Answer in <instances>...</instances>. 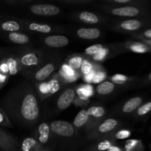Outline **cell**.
I'll list each match as a JSON object with an SVG mask.
<instances>
[{"instance_id":"74e56055","label":"cell","mask_w":151,"mask_h":151,"mask_svg":"<svg viewBox=\"0 0 151 151\" xmlns=\"http://www.w3.org/2000/svg\"><path fill=\"white\" fill-rule=\"evenodd\" d=\"M131 35L137 39V38H145V39L151 40V28L136 32V33H133L131 34Z\"/></svg>"},{"instance_id":"8fae6325","label":"cell","mask_w":151,"mask_h":151,"mask_svg":"<svg viewBox=\"0 0 151 151\" xmlns=\"http://www.w3.org/2000/svg\"><path fill=\"white\" fill-rule=\"evenodd\" d=\"M19 147L17 139L0 128V149L4 151H16Z\"/></svg>"},{"instance_id":"ffe728a7","label":"cell","mask_w":151,"mask_h":151,"mask_svg":"<svg viewBox=\"0 0 151 151\" xmlns=\"http://www.w3.org/2000/svg\"><path fill=\"white\" fill-rule=\"evenodd\" d=\"M3 58L4 59L8 67L9 76H13L21 72L20 60H19V55L14 54H7Z\"/></svg>"},{"instance_id":"836d02e7","label":"cell","mask_w":151,"mask_h":151,"mask_svg":"<svg viewBox=\"0 0 151 151\" xmlns=\"http://www.w3.org/2000/svg\"><path fill=\"white\" fill-rule=\"evenodd\" d=\"M106 78V73L105 69H103V67L102 66H100V67H98L96 70L95 74H94V79H93L92 83H102L103 81H104V79Z\"/></svg>"},{"instance_id":"d590c367","label":"cell","mask_w":151,"mask_h":151,"mask_svg":"<svg viewBox=\"0 0 151 151\" xmlns=\"http://www.w3.org/2000/svg\"><path fill=\"white\" fill-rule=\"evenodd\" d=\"M131 131L128 129H120L115 131L113 134V137L116 140H122L128 139L131 137Z\"/></svg>"},{"instance_id":"b9f144b4","label":"cell","mask_w":151,"mask_h":151,"mask_svg":"<svg viewBox=\"0 0 151 151\" xmlns=\"http://www.w3.org/2000/svg\"><path fill=\"white\" fill-rule=\"evenodd\" d=\"M151 84V72L142 80H140L139 86H146Z\"/></svg>"},{"instance_id":"4dcf8cb0","label":"cell","mask_w":151,"mask_h":151,"mask_svg":"<svg viewBox=\"0 0 151 151\" xmlns=\"http://www.w3.org/2000/svg\"><path fill=\"white\" fill-rule=\"evenodd\" d=\"M94 64L95 62L93 61L91 58L84 56V58L83 60L82 65L81 67V73L83 76L86 75L88 74L91 73L94 69Z\"/></svg>"},{"instance_id":"f6af8a7d","label":"cell","mask_w":151,"mask_h":151,"mask_svg":"<svg viewBox=\"0 0 151 151\" xmlns=\"http://www.w3.org/2000/svg\"><path fill=\"white\" fill-rule=\"evenodd\" d=\"M31 1H6V4H9V5H15L19 3H23V4H26V3L30 2Z\"/></svg>"},{"instance_id":"9c48e42d","label":"cell","mask_w":151,"mask_h":151,"mask_svg":"<svg viewBox=\"0 0 151 151\" xmlns=\"http://www.w3.org/2000/svg\"><path fill=\"white\" fill-rule=\"evenodd\" d=\"M76 88L67 87L63 90L56 102V106L59 111H63L69 108L76 97Z\"/></svg>"},{"instance_id":"ba28073f","label":"cell","mask_w":151,"mask_h":151,"mask_svg":"<svg viewBox=\"0 0 151 151\" xmlns=\"http://www.w3.org/2000/svg\"><path fill=\"white\" fill-rule=\"evenodd\" d=\"M86 111L89 116V121L85 127V130L88 134L103 120L106 111V109L102 106H91Z\"/></svg>"},{"instance_id":"6da1fadb","label":"cell","mask_w":151,"mask_h":151,"mask_svg":"<svg viewBox=\"0 0 151 151\" xmlns=\"http://www.w3.org/2000/svg\"><path fill=\"white\" fill-rule=\"evenodd\" d=\"M1 103L11 122L23 128H31L38 122V95L32 83L24 81L13 87Z\"/></svg>"},{"instance_id":"83f0119b","label":"cell","mask_w":151,"mask_h":151,"mask_svg":"<svg viewBox=\"0 0 151 151\" xmlns=\"http://www.w3.org/2000/svg\"><path fill=\"white\" fill-rule=\"evenodd\" d=\"M116 90V86L111 81H103L96 88V91L100 95H109Z\"/></svg>"},{"instance_id":"8d00e7d4","label":"cell","mask_w":151,"mask_h":151,"mask_svg":"<svg viewBox=\"0 0 151 151\" xmlns=\"http://www.w3.org/2000/svg\"><path fill=\"white\" fill-rule=\"evenodd\" d=\"M0 126L5 127V128H12L13 127L12 122L9 119L7 114L1 107H0Z\"/></svg>"},{"instance_id":"9a60e30c","label":"cell","mask_w":151,"mask_h":151,"mask_svg":"<svg viewBox=\"0 0 151 151\" xmlns=\"http://www.w3.org/2000/svg\"><path fill=\"white\" fill-rule=\"evenodd\" d=\"M22 22L23 24L24 29H27L29 31H32V32L48 34L58 30V29H57V28L53 27L52 26H50V25L47 24L31 22H27V21H22Z\"/></svg>"},{"instance_id":"2e32d148","label":"cell","mask_w":151,"mask_h":151,"mask_svg":"<svg viewBox=\"0 0 151 151\" xmlns=\"http://www.w3.org/2000/svg\"><path fill=\"white\" fill-rule=\"evenodd\" d=\"M120 48L125 50V51H130L132 52L140 53V54L151 52V47L139 41H128L122 44Z\"/></svg>"},{"instance_id":"ee69618b","label":"cell","mask_w":151,"mask_h":151,"mask_svg":"<svg viewBox=\"0 0 151 151\" xmlns=\"http://www.w3.org/2000/svg\"><path fill=\"white\" fill-rule=\"evenodd\" d=\"M106 151H125L124 150V148L119 147V146L116 145H114L111 147H109Z\"/></svg>"},{"instance_id":"30bf717a","label":"cell","mask_w":151,"mask_h":151,"mask_svg":"<svg viewBox=\"0 0 151 151\" xmlns=\"http://www.w3.org/2000/svg\"><path fill=\"white\" fill-rule=\"evenodd\" d=\"M29 10L32 14L41 16H54L60 13V9L58 6L51 4H32Z\"/></svg>"},{"instance_id":"52a82bcc","label":"cell","mask_w":151,"mask_h":151,"mask_svg":"<svg viewBox=\"0 0 151 151\" xmlns=\"http://www.w3.org/2000/svg\"><path fill=\"white\" fill-rule=\"evenodd\" d=\"M51 132L58 137L63 138H70L76 133L75 128L72 123L66 121L55 120L50 124Z\"/></svg>"},{"instance_id":"5bb4252c","label":"cell","mask_w":151,"mask_h":151,"mask_svg":"<svg viewBox=\"0 0 151 151\" xmlns=\"http://www.w3.org/2000/svg\"><path fill=\"white\" fill-rule=\"evenodd\" d=\"M24 29L22 21H17L15 19H7L0 16V31L6 32H19Z\"/></svg>"},{"instance_id":"f1b7e54d","label":"cell","mask_w":151,"mask_h":151,"mask_svg":"<svg viewBox=\"0 0 151 151\" xmlns=\"http://www.w3.org/2000/svg\"><path fill=\"white\" fill-rule=\"evenodd\" d=\"M88 121H89V116L87 113V111L83 109L80 111L79 113L76 115L72 125L75 128H81L86 126Z\"/></svg>"},{"instance_id":"7dc6e473","label":"cell","mask_w":151,"mask_h":151,"mask_svg":"<svg viewBox=\"0 0 151 151\" xmlns=\"http://www.w3.org/2000/svg\"><path fill=\"white\" fill-rule=\"evenodd\" d=\"M7 54V53H5V51H4L3 50H1V49H0V58L2 59ZM1 59H0V60H1Z\"/></svg>"},{"instance_id":"d6a6232c","label":"cell","mask_w":151,"mask_h":151,"mask_svg":"<svg viewBox=\"0 0 151 151\" xmlns=\"http://www.w3.org/2000/svg\"><path fill=\"white\" fill-rule=\"evenodd\" d=\"M36 88L37 94H38V95L39 96V97L41 100H44V99L47 98V97H50L48 88H47V83H41L36 86Z\"/></svg>"},{"instance_id":"ab89813d","label":"cell","mask_w":151,"mask_h":151,"mask_svg":"<svg viewBox=\"0 0 151 151\" xmlns=\"http://www.w3.org/2000/svg\"><path fill=\"white\" fill-rule=\"evenodd\" d=\"M60 3H64L66 4H88L94 2V0H62L59 1Z\"/></svg>"},{"instance_id":"c3c4849f","label":"cell","mask_w":151,"mask_h":151,"mask_svg":"<svg viewBox=\"0 0 151 151\" xmlns=\"http://www.w3.org/2000/svg\"><path fill=\"white\" fill-rule=\"evenodd\" d=\"M38 151H52V150L50 148H47V147H44L42 149H41V150H38Z\"/></svg>"},{"instance_id":"e575fe53","label":"cell","mask_w":151,"mask_h":151,"mask_svg":"<svg viewBox=\"0 0 151 151\" xmlns=\"http://www.w3.org/2000/svg\"><path fill=\"white\" fill-rule=\"evenodd\" d=\"M141 141L137 139H129L127 140L124 147L125 151H137L141 145Z\"/></svg>"},{"instance_id":"ac0fdd59","label":"cell","mask_w":151,"mask_h":151,"mask_svg":"<svg viewBox=\"0 0 151 151\" xmlns=\"http://www.w3.org/2000/svg\"><path fill=\"white\" fill-rule=\"evenodd\" d=\"M44 43L52 48H61L69 44V40L65 35H50L44 38Z\"/></svg>"},{"instance_id":"484cf974","label":"cell","mask_w":151,"mask_h":151,"mask_svg":"<svg viewBox=\"0 0 151 151\" xmlns=\"http://www.w3.org/2000/svg\"><path fill=\"white\" fill-rule=\"evenodd\" d=\"M62 85H63V82L60 79L58 74H54L52 78L47 82V88H48L50 97L56 94L60 89Z\"/></svg>"},{"instance_id":"7402d4cb","label":"cell","mask_w":151,"mask_h":151,"mask_svg":"<svg viewBox=\"0 0 151 151\" xmlns=\"http://www.w3.org/2000/svg\"><path fill=\"white\" fill-rule=\"evenodd\" d=\"M76 35L81 39L94 40L100 37L101 31L100 29L95 27L80 28L77 30Z\"/></svg>"},{"instance_id":"44dd1931","label":"cell","mask_w":151,"mask_h":151,"mask_svg":"<svg viewBox=\"0 0 151 151\" xmlns=\"http://www.w3.org/2000/svg\"><path fill=\"white\" fill-rule=\"evenodd\" d=\"M104 3L109 5L122 7V6H134V7H147L149 2L145 0H106Z\"/></svg>"},{"instance_id":"4fadbf2b","label":"cell","mask_w":151,"mask_h":151,"mask_svg":"<svg viewBox=\"0 0 151 151\" xmlns=\"http://www.w3.org/2000/svg\"><path fill=\"white\" fill-rule=\"evenodd\" d=\"M113 134L108 137L94 140L88 147L83 151H106L109 147L116 145V140L113 137Z\"/></svg>"},{"instance_id":"f35d334b","label":"cell","mask_w":151,"mask_h":151,"mask_svg":"<svg viewBox=\"0 0 151 151\" xmlns=\"http://www.w3.org/2000/svg\"><path fill=\"white\" fill-rule=\"evenodd\" d=\"M110 54V48L104 47V49H103L99 54H97V55H95L94 57L91 58V59L94 62H95L96 60H105V59H106Z\"/></svg>"},{"instance_id":"bcb514c9","label":"cell","mask_w":151,"mask_h":151,"mask_svg":"<svg viewBox=\"0 0 151 151\" xmlns=\"http://www.w3.org/2000/svg\"><path fill=\"white\" fill-rule=\"evenodd\" d=\"M137 40H139L141 42L144 43V44H147V46L151 47V40H148V39H145V38H137Z\"/></svg>"},{"instance_id":"4316f807","label":"cell","mask_w":151,"mask_h":151,"mask_svg":"<svg viewBox=\"0 0 151 151\" xmlns=\"http://www.w3.org/2000/svg\"><path fill=\"white\" fill-rule=\"evenodd\" d=\"M84 58L83 55L81 54H75L70 55L67 58L65 63L72 68L73 70L77 72H81V67L82 65L83 60Z\"/></svg>"},{"instance_id":"cb8c5ba5","label":"cell","mask_w":151,"mask_h":151,"mask_svg":"<svg viewBox=\"0 0 151 151\" xmlns=\"http://www.w3.org/2000/svg\"><path fill=\"white\" fill-rule=\"evenodd\" d=\"M44 147L34 137H27L21 143L19 151H38Z\"/></svg>"},{"instance_id":"d6986e66","label":"cell","mask_w":151,"mask_h":151,"mask_svg":"<svg viewBox=\"0 0 151 151\" xmlns=\"http://www.w3.org/2000/svg\"><path fill=\"white\" fill-rule=\"evenodd\" d=\"M50 134H51V129H50V124L47 122H42L38 125L34 138L38 142L39 144L44 146L48 143Z\"/></svg>"},{"instance_id":"7a4b0ae2","label":"cell","mask_w":151,"mask_h":151,"mask_svg":"<svg viewBox=\"0 0 151 151\" xmlns=\"http://www.w3.org/2000/svg\"><path fill=\"white\" fill-rule=\"evenodd\" d=\"M19 56L21 72L28 79L44 63V54L39 50H30Z\"/></svg>"},{"instance_id":"d4e9b609","label":"cell","mask_w":151,"mask_h":151,"mask_svg":"<svg viewBox=\"0 0 151 151\" xmlns=\"http://www.w3.org/2000/svg\"><path fill=\"white\" fill-rule=\"evenodd\" d=\"M5 37L10 42L13 44H19V45H24L29 44L30 39L29 36L26 34H24L20 32H14L5 33Z\"/></svg>"},{"instance_id":"e0dca14e","label":"cell","mask_w":151,"mask_h":151,"mask_svg":"<svg viewBox=\"0 0 151 151\" xmlns=\"http://www.w3.org/2000/svg\"><path fill=\"white\" fill-rule=\"evenodd\" d=\"M143 102H144V98L141 96H136L132 98H130L121 106L120 113L126 115L131 114L138 109Z\"/></svg>"},{"instance_id":"603a6c76","label":"cell","mask_w":151,"mask_h":151,"mask_svg":"<svg viewBox=\"0 0 151 151\" xmlns=\"http://www.w3.org/2000/svg\"><path fill=\"white\" fill-rule=\"evenodd\" d=\"M140 80L137 77H130L122 74H116L111 77V82L118 85H130V84L139 83Z\"/></svg>"},{"instance_id":"1f68e13d","label":"cell","mask_w":151,"mask_h":151,"mask_svg":"<svg viewBox=\"0 0 151 151\" xmlns=\"http://www.w3.org/2000/svg\"><path fill=\"white\" fill-rule=\"evenodd\" d=\"M104 47L105 46L103 45V44H93V45L90 46V47H87V48L86 49L85 51H84L83 55L85 56V57L91 58L94 57V56L97 55V54H99V53L104 49Z\"/></svg>"},{"instance_id":"7c38bea8","label":"cell","mask_w":151,"mask_h":151,"mask_svg":"<svg viewBox=\"0 0 151 151\" xmlns=\"http://www.w3.org/2000/svg\"><path fill=\"white\" fill-rule=\"evenodd\" d=\"M74 18L76 20L82 23L86 24L94 25L98 24L100 23H104L106 22L107 19L106 17L103 16H100L96 13H92L90 11H81L79 13L74 14Z\"/></svg>"},{"instance_id":"277c9868","label":"cell","mask_w":151,"mask_h":151,"mask_svg":"<svg viewBox=\"0 0 151 151\" xmlns=\"http://www.w3.org/2000/svg\"><path fill=\"white\" fill-rule=\"evenodd\" d=\"M120 125L119 120L114 118H108L103 119L92 131L87 134V140L94 141L98 139L108 137L116 131V128Z\"/></svg>"},{"instance_id":"60d3db41","label":"cell","mask_w":151,"mask_h":151,"mask_svg":"<svg viewBox=\"0 0 151 151\" xmlns=\"http://www.w3.org/2000/svg\"><path fill=\"white\" fill-rule=\"evenodd\" d=\"M73 103L76 106H84L88 104V98H86V97H81L78 96L77 97H75Z\"/></svg>"},{"instance_id":"8992f818","label":"cell","mask_w":151,"mask_h":151,"mask_svg":"<svg viewBox=\"0 0 151 151\" xmlns=\"http://www.w3.org/2000/svg\"><path fill=\"white\" fill-rule=\"evenodd\" d=\"M60 66V59L55 58L47 61L43 63L36 71L33 73V75L29 78L33 86H36L41 83L45 82L47 79L50 78L52 75L54 74Z\"/></svg>"},{"instance_id":"f546056e","label":"cell","mask_w":151,"mask_h":151,"mask_svg":"<svg viewBox=\"0 0 151 151\" xmlns=\"http://www.w3.org/2000/svg\"><path fill=\"white\" fill-rule=\"evenodd\" d=\"M151 114V101L142 103L134 112V118L137 119H144L148 117Z\"/></svg>"},{"instance_id":"3957f363","label":"cell","mask_w":151,"mask_h":151,"mask_svg":"<svg viewBox=\"0 0 151 151\" xmlns=\"http://www.w3.org/2000/svg\"><path fill=\"white\" fill-rule=\"evenodd\" d=\"M101 9L106 13L122 18H134L141 17L142 19H147L149 15L148 10L146 7H134V6H122V7H116V6L102 5Z\"/></svg>"},{"instance_id":"7bdbcfd3","label":"cell","mask_w":151,"mask_h":151,"mask_svg":"<svg viewBox=\"0 0 151 151\" xmlns=\"http://www.w3.org/2000/svg\"><path fill=\"white\" fill-rule=\"evenodd\" d=\"M9 78H10V77H9L8 75H4V74L0 72V89H1V88H2L6 83H7Z\"/></svg>"},{"instance_id":"5b68a950","label":"cell","mask_w":151,"mask_h":151,"mask_svg":"<svg viewBox=\"0 0 151 151\" xmlns=\"http://www.w3.org/2000/svg\"><path fill=\"white\" fill-rule=\"evenodd\" d=\"M150 25L151 21L147 19H131L116 22L111 26V29L116 32L130 33L131 35Z\"/></svg>"}]
</instances>
